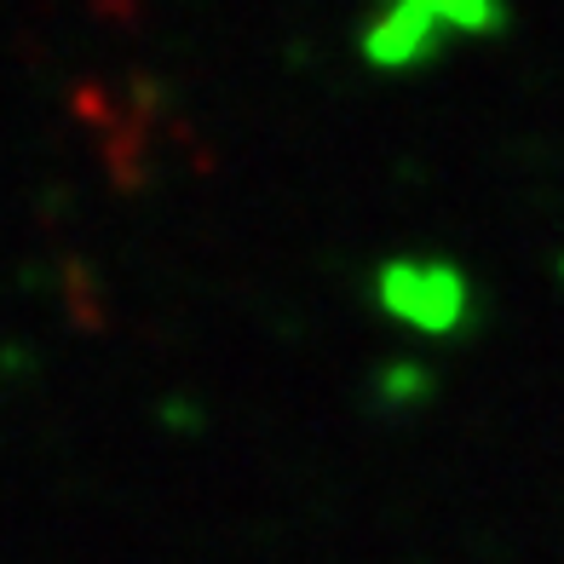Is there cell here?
I'll list each match as a JSON object with an SVG mask.
<instances>
[{"instance_id":"1","label":"cell","mask_w":564,"mask_h":564,"mask_svg":"<svg viewBox=\"0 0 564 564\" xmlns=\"http://www.w3.org/2000/svg\"><path fill=\"white\" fill-rule=\"evenodd\" d=\"M380 312L421 328V335H455L467 317V276L449 260H387L375 276Z\"/></svg>"},{"instance_id":"2","label":"cell","mask_w":564,"mask_h":564,"mask_svg":"<svg viewBox=\"0 0 564 564\" xmlns=\"http://www.w3.org/2000/svg\"><path fill=\"white\" fill-rule=\"evenodd\" d=\"M438 41H444V23H438V18L421 12V7H403V0H392V7L369 23L364 58L380 64V69H415V64H426V58H438Z\"/></svg>"},{"instance_id":"3","label":"cell","mask_w":564,"mask_h":564,"mask_svg":"<svg viewBox=\"0 0 564 564\" xmlns=\"http://www.w3.org/2000/svg\"><path fill=\"white\" fill-rule=\"evenodd\" d=\"M403 7H421L460 35H490L501 30V0H403Z\"/></svg>"}]
</instances>
